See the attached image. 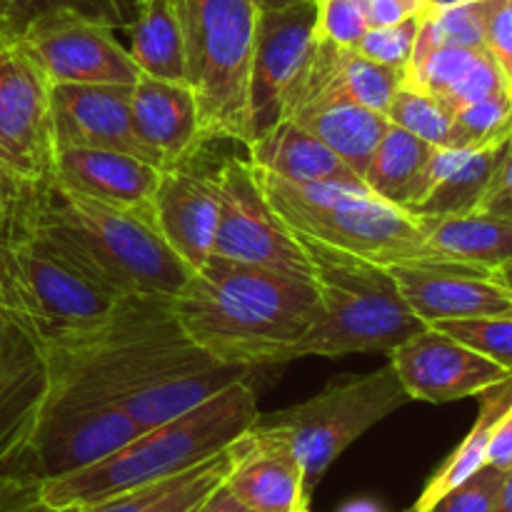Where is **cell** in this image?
<instances>
[{
  "instance_id": "obj_5",
  "label": "cell",
  "mask_w": 512,
  "mask_h": 512,
  "mask_svg": "<svg viewBox=\"0 0 512 512\" xmlns=\"http://www.w3.org/2000/svg\"><path fill=\"white\" fill-rule=\"evenodd\" d=\"M298 235L313 270L320 318L295 345L305 355L343 358L355 353H390L428 325L410 310L388 265Z\"/></svg>"
},
{
  "instance_id": "obj_14",
  "label": "cell",
  "mask_w": 512,
  "mask_h": 512,
  "mask_svg": "<svg viewBox=\"0 0 512 512\" xmlns=\"http://www.w3.org/2000/svg\"><path fill=\"white\" fill-rule=\"evenodd\" d=\"M390 365L410 400L435 405L480 398L512 380L503 365L430 325L390 350Z\"/></svg>"
},
{
  "instance_id": "obj_53",
  "label": "cell",
  "mask_w": 512,
  "mask_h": 512,
  "mask_svg": "<svg viewBox=\"0 0 512 512\" xmlns=\"http://www.w3.org/2000/svg\"><path fill=\"white\" fill-rule=\"evenodd\" d=\"M405 5H408L410 10H413V13H428V0H403Z\"/></svg>"
},
{
  "instance_id": "obj_3",
  "label": "cell",
  "mask_w": 512,
  "mask_h": 512,
  "mask_svg": "<svg viewBox=\"0 0 512 512\" xmlns=\"http://www.w3.org/2000/svg\"><path fill=\"white\" fill-rule=\"evenodd\" d=\"M20 230L68 255L120 298H173L193 273L170 250L153 218L95 203L55 183L40 188Z\"/></svg>"
},
{
  "instance_id": "obj_19",
  "label": "cell",
  "mask_w": 512,
  "mask_h": 512,
  "mask_svg": "<svg viewBox=\"0 0 512 512\" xmlns=\"http://www.w3.org/2000/svg\"><path fill=\"white\" fill-rule=\"evenodd\" d=\"M130 113L140 145L160 170L193 163L208 143L188 83L140 75L130 88Z\"/></svg>"
},
{
  "instance_id": "obj_36",
  "label": "cell",
  "mask_w": 512,
  "mask_h": 512,
  "mask_svg": "<svg viewBox=\"0 0 512 512\" xmlns=\"http://www.w3.org/2000/svg\"><path fill=\"white\" fill-rule=\"evenodd\" d=\"M455 45V48H485L483 45V0L453 5L443 10H428L420 25L415 50L410 58L433 48Z\"/></svg>"
},
{
  "instance_id": "obj_44",
  "label": "cell",
  "mask_w": 512,
  "mask_h": 512,
  "mask_svg": "<svg viewBox=\"0 0 512 512\" xmlns=\"http://www.w3.org/2000/svg\"><path fill=\"white\" fill-rule=\"evenodd\" d=\"M38 193L40 188L28 185L25 180H20L18 175H13L3 163H0V208L8 210V213L18 220V230L20 225H23L33 200L38 198Z\"/></svg>"
},
{
  "instance_id": "obj_35",
  "label": "cell",
  "mask_w": 512,
  "mask_h": 512,
  "mask_svg": "<svg viewBox=\"0 0 512 512\" xmlns=\"http://www.w3.org/2000/svg\"><path fill=\"white\" fill-rule=\"evenodd\" d=\"M388 123L418 135L435 148H448L450 130H453V113L433 95L423 93L410 85H400L385 110Z\"/></svg>"
},
{
  "instance_id": "obj_30",
  "label": "cell",
  "mask_w": 512,
  "mask_h": 512,
  "mask_svg": "<svg viewBox=\"0 0 512 512\" xmlns=\"http://www.w3.org/2000/svg\"><path fill=\"white\" fill-rule=\"evenodd\" d=\"M233 468V445L195 468L143 488L128 490L103 503L85 505V512H195Z\"/></svg>"
},
{
  "instance_id": "obj_54",
  "label": "cell",
  "mask_w": 512,
  "mask_h": 512,
  "mask_svg": "<svg viewBox=\"0 0 512 512\" xmlns=\"http://www.w3.org/2000/svg\"><path fill=\"white\" fill-rule=\"evenodd\" d=\"M293 512H310V508H308V505H300V508H295Z\"/></svg>"
},
{
  "instance_id": "obj_9",
  "label": "cell",
  "mask_w": 512,
  "mask_h": 512,
  "mask_svg": "<svg viewBox=\"0 0 512 512\" xmlns=\"http://www.w3.org/2000/svg\"><path fill=\"white\" fill-rule=\"evenodd\" d=\"M410 403L393 365L330 383L298 405L260 415L255 430L283 443L298 458L305 493L313 495L330 465L370 428Z\"/></svg>"
},
{
  "instance_id": "obj_2",
  "label": "cell",
  "mask_w": 512,
  "mask_h": 512,
  "mask_svg": "<svg viewBox=\"0 0 512 512\" xmlns=\"http://www.w3.org/2000/svg\"><path fill=\"white\" fill-rule=\"evenodd\" d=\"M43 350L48 390L35 423L68 410L123 405L173 375L215 363L180 330L173 298L130 295L95 333Z\"/></svg>"
},
{
  "instance_id": "obj_48",
  "label": "cell",
  "mask_w": 512,
  "mask_h": 512,
  "mask_svg": "<svg viewBox=\"0 0 512 512\" xmlns=\"http://www.w3.org/2000/svg\"><path fill=\"white\" fill-rule=\"evenodd\" d=\"M495 512H512V468L505 470L503 483H500L498 503H495Z\"/></svg>"
},
{
  "instance_id": "obj_34",
  "label": "cell",
  "mask_w": 512,
  "mask_h": 512,
  "mask_svg": "<svg viewBox=\"0 0 512 512\" xmlns=\"http://www.w3.org/2000/svg\"><path fill=\"white\" fill-rule=\"evenodd\" d=\"M138 0H0V18L8 33H20L30 20L45 13H75L105 28H130Z\"/></svg>"
},
{
  "instance_id": "obj_47",
  "label": "cell",
  "mask_w": 512,
  "mask_h": 512,
  "mask_svg": "<svg viewBox=\"0 0 512 512\" xmlns=\"http://www.w3.org/2000/svg\"><path fill=\"white\" fill-rule=\"evenodd\" d=\"M195 512H253V510H248L243 503H238V500L230 495V490L225 488V485H220L218 490H213V493L205 498V503Z\"/></svg>"
},
{
  "instance_id": "obj_40",
  "label": "cell",
  "mask_w": 512,
  "mask_h": 512,
  "mask_svg": "<svg viewBox=\"0 0 512 512\" xmlns=\"http://www.w3.org/2000/svg\"><path fill=\"white\" fill-rule=\"evenodd\" d=\"M505 470L485 465L465 483L445 493L428 512H495Z\"/></svg>"
},
{
  "instance_id": "obj_11",
  "label": "cell",
  "mask_w": 512,
  "mask_h": 512,
  "mask_svg": "<svg viewBox=\"0 0 512 512\" xmlns=\"http://www.w3.org/2000/svg\"><path fill=\"white\" fill-rule=\"evenodd\" d=\"M50 80L23 40L0 33V163L43 188L53 183L55 138L50 118Z\"/></svg>"
},
{
  "instance_id": "obj_37",
  "label": "cell",
  "mask_w": 512,
  "mask_h": 512,
  "mask_svg": "<svg viewBox=\"0 0 512 512\" xmlns=\"http://www.w3.org/2000/svg\"><path fill=\"white\" fill-rule=\"evenodd\" d=\"M430 328L460 340L468 348L478 350L480 355L493 363L503 365L512 373V315H490V318H468V320H440Z\"/></svg>"
},
{
  "instance_id": "obj_12",
  "label": "cell",
  "mask_w": 512,
  "mask_h": 512,
  "mask_svg": "<svg viewBox=\"0 0 512 512\" xmlns=\"http://www.w3.org/2000/svg\"><path fill=\"white\" fill-rule=\"evenodd\" d=\"M115 30L75 13H45L18 35L50 85H135L140 70Z\"/></svg>"
},
{
  "instance_id": "obj_4",
  "label": "cell",
  "mask_w": 512,
  "mask_h": 512,
  "mask_svg": "<svg viewBox=\"0 0 512 512\" xmlns=\"http://www.w3.org/2000/svg\"><path fill=\"white\" fill-rule=\"evenodd\" d=\"M258 418V398L248 375L190 413L143 430L110 458L65 478L40 480V495L50 508L103 503L195 468L243 438Z\"/></svg>"
},
{
  "instance_id": "obj_20",
  "label": "cell",
  "mask_w": 512,
  "mask_h": 512,
  "mask_svg": "<svg viewBox=\"0 0 512 512\" xmlns=\"http://www.w3.org/2000/svg\"><path fill=\"white\" fill-rule=\"evenodd\" d=\"M400 85H403L400 68L373 63L358 50L338 48L315 38L308 60L285 95L283 118L290 108L313 100H350L385 115Z\"/></svg>"
},
{
  "instance_id": "obj_42",
  "label": "cell",
  "mask_w": 512,
  "mask_h": 512,
  "mask_svg": "<svg viewBox=\"0 0 512 512\" xmlns=\"http://www.w3.org/2000/svg\"><path fill=\"white\" fill-rule=\"evenodd\" d=\"M0 512H85V508H50L40 495V478L28 470H13L0 475Z\"/></svg>"
},
{
  "instance_id": "obj_43",
  "label": "cell",
  "mask_w": 512,
  "mask_h": 512,
  "mask_svg": "<svg viewBox=\"0 0 512 512\" xmlns=\"http://www.w3.org/2000/svg\"><path fill=\"white\" fill-rule=\"evenodd\" d=\"M478 213L512 220V140L505 145V153L500 158L493 180H490L488 193L483 195Z\"/></svg>"
},
{
  "instance_id": "obj_32",
  "label": "cell",
  "mask_w": 512,
  "mask_h": 512,
  "mask_svg": "<svg viewBox=\"0 0 512 512\" xmlns=\"http://www.w3.org/2000/svg\"><path fill=\"white\" fill-rule=\"evenodd\" d=\"M510 403H512V380L480 395L478 420H475V425L470 428V433L465 435L463 443H460L458 448L448 455V460H445V463L430 475L423 493H420V498L415 500L413 510L410 512H428L445 493L458 488V485L465 483L470 475H475L480 468L488 465L490 435H493L495 423H498L500 415L508 410Z\"/></svg>"
},
{
  "instance_id": "obj_22",
  "label": "cell",
  "mask_w": 512,
  "mask_h": 512,
  "mask_svg": "<svg viewBox=\"0 0 512 512\" xmlns=\"http://www.w3.org/2000/svg\"><path fill=\"white\" fill-rule=\"evenodd\" d=\"M223 485L253 512H293L310 503L298 458L255 425L233 443V468Z\"/></svg>"
},
{
  "instance_id": "obj_26",
  "label": "cell",
  "mask_w": 512,
  "mask_h": 512,
  "mask_svg": "<svg viewBox=\"0 0 512 512\" xmlns=\"http://www.w3.org/2000/svg\"><path fill=\"white\" fill-rule=\"evenodd\" d=\"M505 145L485 150L435 148L428 165L425 195L410 208V215L448 218V215L478 213L505 153Z\"/></svg>"
},
{
  "instance_id": "obj_45",
  "label": "cell",
  "mask_w": 512,
  "mask_h": 512,
  "mask_svg": "<svg viewBox=\"0 0 512 512\" xmlns=\"http://www.w3.org/2000/svg\"><path fill=\"white\" fill-rule=\"evenodd\" d=\"M488 465L500 470L512 468V403L508 405L500 420L495 423L488 445Z\"/></svg>"
},
{
  "instance_id": "obj_16",
  "label": "cell",
  "mask_w": 512,
  "mask_h": 512,
  "mask_svg": "<svg viewBox=\"0 0 512 512\" xmlns=\"http://www.w3.org/2000/svg\"><path fill=\"white\" fill-rule=\"evenodd\" d=\"M388 268L405 303L425 325L512 315L510 285L495 275L448 263H398Z\"/></svg>"
},
{
  "instance_id": "obj_25",
  "label": "cell",
  "mask_w": 512,
  "mask_h": 512,
  "mask_svg": "<svg viewBox=\"0 0 512 512\" xmlns=\"http://www.w3.org/2000/svg\"><path fill=\"white\" fill-rule=\"evenodd\" d=\"M248 160L263 173L290 183H333L365 188L363 178L343 163L323 140L283 118L268 133L248 143Z\"/></svg>"
},
{
  "instance_id": "obj_17",
  "label": "cell",
  "mask_w": 512,
  "mask_h": 512,
  "mask_svg": "<svg viewBox=\"0 0 512 512\" xmlns=\"http://www.w3.org/2000/svg\"><path fill=\"white\" fill-rule=\"evenodd\" d=\"M153 223L193 273L203 268L213 258L220 223L215 170L195 168V160L163 170L153 195Z\"/></svg>"
},
{
  "instance_id": "obj_46",
  "label": "cell",
  "mask_w": 512,
  "mask_h": 512,
  "mask_svg": "<svg viewBox=\"0 0 512 512\" xmlns=\"http://www.w3.org/2000/svg\"><path fill=\"white\" fill-rule=\"evenodd\" d=\"M363 10L368 28H383V25L400 23L410 15H420L413 13L403 0H363Z\"/></svg>"
},
{
  "instance_id": "obj_1",
  "label": "cell",
  "mask_w": 512,
  "mask_h": 512,
  "mask_svg": "<svg viewBox=\"0 0 512 512\" xmlns=\"http://www.w3.org/2000/svg\"><path fill=\"white\" fill-rule=\"evenodd\" d=\"M173 313L210 360L253 370L293 360L320 298L310 280L213 255L173 295Z\"/></svg>"
},
{
  "instance_id": "obj_41",
  "label": "cell",
  "mask_w": 512,
  "mask_h": 512,
  "mask_svg": "<svg viewBox=\"0 0 512 512\" xmlns=\"http://www.w3.org/2000/svg\"><path fill=\"white\" fill-rule=\"evenodd\" d=\"M483 45L512 95V0H483Z\"/></svg>"
},
{
  "instance_id": "obj_28",
  "label": "cell",
  "mask_w": 512,
  "mask_h": 512,
  "mask_svg": "<svg viewBox=\"0 0 512 512\" xmlns=\"http://www.w3.org/2000/svg\"><path fill=\"white\" fill-rule=\"evenodd\" d=\"M433 153L435 145L390 123L363 175L365 188L375 198L410 213V208L425 195Z\"/></svg>"
},
{
  "instance_id": "obj_31",
  "label": "cell",
  "mask_w": 512,
  "mask_h": 512,
  "mask_svg": "<svg viewBox=\"0 0 512 512\" xmlns=\"http://www.w3.org/2000/svg\"><path fill=\"white\" fill-rule=\"evenodd\" d=\"M128 30L140 75L185 83V40L173 0H138Z\"/></svg>"
},
{
  "instance_id": "obj_6",
  "label": "cell",
  "mask_w": 512,
  "mask_h": 512,
  "mask_svg": "<svg viewBox=\"0 0 512 512\" xmlns=\"http://www.w3.org/2000/svg\"><path fill=\"white\" fill-rule=\"evenodd\" d=\"M255 173L275 213L293 233L380 265L435 263L420 218L375 198L368 188L290 183L258 168Z\"/></svg>"
},
{
  "instance_id": "obj_52",
  "label": "cell",
  "mask_w": 512,
  "mask_h": 512,
  "mask_svg": "<svg viewBox=\"0 0 512 512\" xmlns=\"http://www.w3.org/2000/svg\"><path fill=\"white\" fill-rule=\"evenodd\" d=\"M463 3H473V0H428V10H443V8H453V5H463Z\"/></svg>"
},
{
  "instance_id": "obj_24",
  "label": "cell",
  "mask_w": 512,
  "mask_h": 512,
  "mask_svg": "<svg viewBox=\"0 0 512 512\" xmlns=\"http://www.w3.org/2000/svg\"><path fill=\"white\" fill-rule=\"evenodd\" d=\"M403 85L433 95L450 113H458L465 105L503 90L505 80L485 48L443 45L410 58L405 65Z\"/></svg>"
},
{
  "instance_id": "obj_15",
  "label": "cell",
  "mask_w": 512,
  "mask_h": 512,
  "mask_svg": "<svg viewBox=\"0 0 512 512\" xmlns=\"http://www.w3.org/2000/svg\"><path fill=\"white\" fill-rule=\"evenodd\" d=\"M143 433L123 405L68 410L38 420L28 440L23 468L40 480L80 473Z\"/></svg>"
},
{
  "instance_id": "obj_23",
  "label": "cell",
  "mask_w": 512,
  "mask_h": 512,
  "mask_svg": "<svg viewBox=\"0 0 512 512\" xmlns=\"http://www.w3.org/2000/svg\"><path fill=\"white\" fill-rule=\"evenodd\" d=\"M435 263L460 265L512 283V220L470 213L420 218Z\"/></svg>"
},
{
  "instance_id": "obj_29",
  "label": "cell",
  "mask_w": 512,
  "mask_h": 512,
  "mask_svg": "<svg viewBox=\"0 0 512 512\" xmlns=\"http://www.w3.org/2000/svg\"><path fill=\"white\" fill-rule=\"evenodd\" d=\"M250 373L253 370L248 368L210 363L203 365V368L188 370V373L173 375L168 380H160V383L130 395L123 408L143 430L158 428V425L190 413L193 408L203 405L205 400L223 393L228 385L248 378Z\"/></svg>"
},
{
  "instance_id": "obj_55",
  "label": "cell",
  "mask_w": 512,
  "mask_h": 512,
  "mask_svg": "<svg viewBox=\"0 0 512 512\" xmlns=\"http://www.w3.org/2000/svg\"><path fill=\"white\" fill-rule=\"evenodd\" d=\"M3 30H8V28H5V20L0 18V33H3Z\"/></svg>"
},
{
  "instance_id": "obj_50",
  "label": "cell",
  "mask_w": 512,
  "mask_h": 512,
  "mask_svg": "<svg viewBox=\"0 0 512 512\" xmlns=\"http://www.w3.org/2000/svg\"><path fill=\"white\" fill-rule=\"evenodd\" d=\"M8 330H10V313L5 308V300L0 295V363L5 358V345H8Z\"/></svg>"
},
{
  "instance_id": "obj_39",
  "label": "cell",
  "mask_w": 512,
  "mask_h": 512,
  "mask_svg": "<svg viewBox=\"0 0 512 512\" xmlns=\"http://www.w3.org/2000/svg\"><path fill=\"white\" fill-rule=\"evenodd\" d=\"M368 30L363 0H318V28L315 38L338 48H358Z\"/></svg>"
},
{
  "instance_id": "obj_33",
  "label": "cell",
  "mask_w": 512,
  "mask_h": 512,
  "mask_svg": "<svg viewBox=\"0 0 512 512\" xmlns=\"http://www.w3.org/2000/svg\"><path fill=\"white\" fill-rule=\"evenodd\" d=\"M512 140V95L508 88L453 113L448 148L485 150Z\"/></svg>"
},
{
  "instance_id": "obj_49",
  "label": "cell",
  "mask_w": 512,
  "mask_h": 512,
  "mask_svg": "<svg viewBox=\"0 0 512 512\" xmlns=\"http://www.w3.org/2000/svg\"><path fill=\"white\" fill-rule=\"evenodd\" d=\"M18 235V220L8 213V210L0 208V245L8 243L10 238Z\"/></svg>"
},
{
  "instance_id": "obj_18",
  "label": "cell",
  "mask_w": 512,
  "mask_h": 512,
  "mask_svg": "<svg viewBox=\"0 0 512 512\" xmlns=\"http://www.w3.org/2000/svg\"><path fill=\"white\" fill-rule=\"evenodd\" d=\"M130 88L133 85H53L50 118H53L55 150H120L153 163L135 135Z\"/></svg>"
},
{
  "instance_id": "obj_27",
  "label": "cell",
  "mask_w": 512,
  "mask_h": 512,
  "mask_svg": "<svg viewBox=\"0 0 512 512\" xmlns=\"http://www.w3.org/2000/svg\"><path fill=\"white\" fill-rule=\"evenodd\" d=\"M285 118L295 120L308 133L323 140L360 178L368 170L370 158L390 125L383 113L350 100H313L290 108Z\"/></svg>"
},
{
  "instance_id": "obj_13",
  "label": "cell",
  "mask_w": 512,
  "mask_h": 512,
  "mask_svg": "<svg viewBox=\"0 0 512 512\" xmlns=\"http://www.w3.org/2000/svg\"><path fill=\"white\" fill-rule=\"evenodd\" d=\"M315 28H318V0L260 10L253 60H250L245 145L283 120L285 95L313 50Z\"/></svg>"
},
{
  "instance_id": "obj_7",
  "label": "cell",
  "mask_w": 512,
  "mask_h": 512,
  "mask_svg": "<svg viewBox=\"0 0 512 512\" xmlns=\"http://www.w3.org/2000/svg\"><path fill=\"white\" fill-rule=\"evenodd\" d=\"M185 40V83L205 138L248 135V83L260 8L255 0H173Z\"/></svg>"
},
{
  "instance_id": "obj_8",
  "label": "cell",
  "mask_w": 512,
  "mask_h": 512,
  "mask_svg": "<svg viewBox=\"0 0 512 512\" xmlns=\"http://www.w3.org/2000/svg\"><path fill=\"white\" fill-rule=\"evenodd\" d=\"M0 293L40 348L95 333L123 303L68 255L28 230L0 245Z\"/></svg>"
},
{
  "instance_id": "obj_51",
  "label": "cell",
  "mask_w": 512,
  "mask_h": 512,
  "mask_svg": "<svg viewBox=\"0 0 512 512\" xmlns=\"http://www.w3.org/2000/svg\"><path fill=\"white\" fill-rule=\"evenodd\" d=\"M305 3V0H255L260 10H275V8H288V5Z\"/></svg>"
},
{
  "instance_id": "obj_56",
  "label": "cell",
  "mask_w": 512,
  "mask_h": 512,
  "mask_svg": "<svg viewBox=\"0 0 512 512\" xmlns=\"http://www.w3.org/2000/svg\"><path fill=\"white\" fill-rule=\"evenodd\" d=\"M510 290H512V283H510Z\"/></svg>"
},
{
  "instance_id": "obj_21",
  "label": "cell",
  "mask_w": 512,
  "mask_h": 512,
  "mask_svg": "<svg viewBox=\"0 0 512 512\" xmlns=\"http://www.w3.org/2000/svg\"><path fill=\"white\" fill-rule=\"evenodd\" d=\"M163 170L135 155L103 148L55 150L53 183L130 213L153 218V195Z\"/></svg>"
},
{
  "instance_id": "obj_10",
  "label": "cell",
  "mask_w": 512,
  "mask_h": 512,
  "mask_svg": "<svg viewBox=\"0 0 512 512\" xmlns=\"http://www.w3.org/2000/svg\"><path fill=\"white\" fill-rule=\"evenodd\" d=\"M220 190V223L213 255L310 280L313 270L298 235L270 205L248 158H228L215 170Z\"/></svg>"
},
{
  "instance_id": "obj_38",
  "label": "cell",
  "mask_w": 512,
  "mask_h": 512,
  "mask_svg": "<svg viewBox=\"0 0 512 512\" xmlns=\"http://www.w3.org/2000/svg\"><path fill=\"white\" fill-rule=\"evenodd\" d=\"M423 15H410L395 25H383V28H368L358 43V53L373 63L388 65V68H400L405 73V65L410 63V55L415 50Z\"/></svg>"
}]
</instances>
